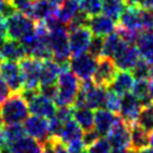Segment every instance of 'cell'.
Listing matches in <instances>:
<instances>
[{
  "label": "cell",
  "mask_w": 153,
  "mask_h": 153,
  "mask_svg": "<svg viewBox=\"0 0 153 153\" xmlns=\"http://www.w3.org/2000/svg\"><path fill=\"white\" fill-rule=\"evenodd\" d=\"M126 153H140V150H136V149L129 146V148L126 149Z\"/></svg>",
  "instance_id": "obj_49"
},
{
  "label": "cell",
  "mask_w": 153,
  "mask_h": 153,
  "mask_svg": "<svg viewBox=\"0 0 153 153\" xmlns=\"http://www.w3.org/2000/svg\"><path fill=\"white\" fill-rule=\"evenodd\" d=\"M4 127V120H2V117H1V114H0V131Z\"/></svg>",
  "instance_id": "obj_54"
},
{
  "label": "cell",
  "mask_w": 153,
  "mask_h": 153,
  "mask_svg": "<svg viewBox=\"0 0 153 153\" xmlns=\"http://www.w3.org/2000/svg\"><path fill=\"white\" fill-rule=\"evenodd\" d=\"M0 56L1 59L7 60V61L19 62L27 55H26L24 48L22 46L19 41L8 38L5 42V44L2 45V48H0Z\"/></svg>",
  "instance_id": "obj_21"
},
{
  "label": "cell",
  "mask_w": 153,
  "mask_h": 153,
  "mask_svg": "<svg viewBox=\"0 0 153 153\" xmlns=\"http://www.w3.org/2000/svg\"><path fill=\"white\" fill-rule=\"evenodd\" d=\"M101 137L99 134L97 133V131L96 129H90V131H87L83 133L82 135V142H83V145H85V148H89L90 145L95 143L97 140Z\"/></svg>",
  "instance_id": "obj_41"
},
{
  "label": "cell",
  "mask_w": 153,
  "mask_h": 153,
  "mask_svg": "<svg viewBox=\"0 0 153 153\" xmlns=\"http://www.w3.org/2000/svg\"><path fill=\"white\" fill-rule=\"evenodd\" d=\"M82 135H83L82 128L76 124V120L72 118L63 124L59 140L62 141L64 144L70 145V144L82 141Z\"/></svg>",
  "instance_id": "obj_22"
},
{
  "label": "cell",
  "mask_w": 153,
  "mask_h": 153,
  "mask_svg": "<svg viewBox=\"0 0 153 153\" xmlns=\"http://www.w3.org/2000/svg\"><path fill=\"white\" fill-rule=\"evenodd\" d=\"M127 45L129 44L126 43L117 32H115V33L106 36V38L104 39V48H102L101 56L110 57L114 60Z\"/></svg>",
  "instance_id": "obj_20"
},
{
  "label": "cell",
  "mask_w": 153,
  "mask_h": 153,
  "mask_svg": "<svg viewBox=\"0 0 153 153\" xmlns=\"http://www.w3.org/2000/svg\"><path fill=\"white\" fill-rule=\"evenodd\" d=\"M110 150H111V145L105 136L99 137L92 145L87 148L88 153H109Z\"/></svg>",
  "instance_id": "obj_35"
},
{
  "label": "cell",
  "mask_w": 153,
  "mask_h": 153,
  "mask_svg": "<svg viewBox=\"0 0 153 153\" xmlns=\"http://www.w3.org/2000/svg\"><path fill=\"white\" fill-rule=\"evenodd\" d=\"M51 1H53V2H54V4H56V5H61V4H62V2H64V1H65V0H51Z\"/></svg>",
  "instance_id": "obj_53"
},
{
  "label": "cell",
  "mask_w": 153,
  "mask_h": 153,
  "mask_svg": "<svg viewBox=\"0 0 153 153\" xmlns=\"http://www.w3.org/2000/svg\"><path fill=\"white\" fill-rule=\"evenodd\" d=\"M73 120L85 132L94 128V111L88 107H73Z\"/></svg>",
  "instance_id": "obj_28"
},
{
  "label": "cell",
  "mask_w": 153,
  "mask_h": 153,
  "mask_svg": "<svg viewBox=\"0 0 153 153\" xmlns=\"http://www.w3.org/2000/svg\"><path fill=\"white\" fill-rule=\"evenodd\" d=\"M80 153H88V151H87V150H83V151H81Z\"/></svg>",
  "instance_id": "obj_55"
},
{
  "label": "cell",
  "mask_w": 153,
  "mask_h": 153,
  "mask_svg": "<svg viewBox=\"0 0 153 153\" xmlns=\"http://www.w3.org/2000/svg\"><path fill=\"white\" fill-rule=\"evenodd\" d=\"M1 60H2V59H1V56H0V63H1Z\"/></svg>",
  "instance_id": "obj_56"
},
{
  "label": "cell",
  "mask_w": 153,
  "mask_h": 153,
  "mask_svg": "<svg viewBox=\"0 0 153 153\" xmlns=\"http://www.w3.org/2000/svg\"><path fill=\"white\" fill-rule=\"evenodd\" d=\"M141 25L143 32H152L153 30V9L141 8L140 13Z\"/></svg>",
  "instance_id": "obj_38"
},
{
  "label": "cell",
  "mask_w": 153,
  "mask_h": 153,
  "mask_svg": "<svg viewBox=\"0 0 153 153\" xmlns=\"http://www.w3.org/2000/svg\"><path fill=\"white\" fill-rule=\"evenodd\" d=\"M141 109L142 105L133 94L128 92L120 97V107L118 114L125 123H127L128 125L135 123Z\"/></svg>",
  "instance_id": "obj_12"
},
{
  "label": "cell",
  "mask_w": 153,
  "mask_h": 153,
  "mask_svg": "<svg viewBox=\"0 0 153 153\" xmlns=\"http://www.w3.org/2000/svg\"><path fill=\"white\" fill-rule=\"evenodd\" d=\"M10 1H11V4L14 5L17 11L28 16L29 18L33 17L34 1H32V0H10Z\"/></svg>",
  "instance_id": "obj_37"
},
{
  "label": "cell",
  "mask_w": 153,
  "mask_h": 153,
  "mask_svg": "<svg viewBox=\"0 0 153 153\" xmlns=\"http://www.w3.org/2000/svg\"><path fill=\"white\" fill-rule=\"evenodd\" d=\"M126 6H134V7H141L142 0H124Z\"/></svg>",
  "instance_id": "obj_46"
},
{
  "label": "cell",
  "mask_w": 153,
  "mask_h": 153,
  "mask_svg": "<svg viewBox=\"0 0 153 153\" xmlns=\"http://www.w3.org/2000/svg\"><path fill=\"white\" fill-rule=\"evenodd\" d=\"M140 153H153V148H145V149H142Z\"/></svg>",
  "instance_id": "obj_50"
},
{
  "label": "cell",
  "mask_w": 153,
  "mask_h": 153,
  "mask_svg": "<svg viewBox=\"0 0 153 153\" xmlns=\"http://www.w3.org/2000/svg\"><path fill=\"white\" fill-rule=\"evenodd\" d=\"M141 8H148V9H153V0H142Z\"/></svg>",
  "instance_id": "obj_45"
},
{
  "label": "cell",
  "mask_w": 153,
  "mask_h": 153,
  "mask_svg": "<svg viewBox=\"0 0 153 153\" xmlns=\"http://www.w3.org/2000/svg\"><path fill=\"white\" fill-rule=\"evenodd\" d=\"M150 78L153 80V61L150 62Z\"/></svg>",
  "instance_id": "obj_51"
},
{
  "label": "cell",
  "mask_w": 153,
  "mask_h": 153,
  "mask_svg": "<svg viewBox=\"0 0 153 153\" xmlns=\"http://www.w3.org/2000/svg\"><path fill=\"white\" fill-rule=\"evenodd\" d=\"M10 92H11V91H10V89L8 88L7 83L5 82L4 78L0 74V104H2V102L9 97Z\"/></svg>",
  "instance_id": "obj_43"
},
{
  "label": "cell",
  "mask_w": 153,
  "mask_h": 153,
  "mask_svg": "<svg viewBox=\"0 0 153 153\" xmlns=\"http://www.w3.org/2000/svg\"><path fill=\"white\" fill-rule=\"evenodd\" d=\"M88 28L90 29L92 35L106 37V36L116 32L117 24L114 19H111L108 16L99 14L89 18Z\"/></svg>",
  "instance_id": "obj_14"
},
{
  "label": "cell",
  "mask_w": 153,
  "mask_h": 153,
  "mask_svg": "<svg viewBox=\"0 0 153 153\" xmlns=\"http://www.w3.org/2000/svg\"><path fill=\"white\" fill-rule=\"evenodd\" d=\"M120 96L117 95L116 92L107 88V94H106V101H105V108L106 109L113 111L117 114L120 111Z\"/></svg>",
  "instance_id": "obj_34"
},
{
  "label": "cell",
  "mask_w": 153,
  "mask_h": 153,
  "mask_svg": "<svg viewBox=\"0 0 153 153\" xmlns=\"http://www.w3.org/2000/svg\"><path fill=\"white\" fill-rule=\"evenodd\" d=\"M129 72L132 73V76H134L135 80L149 79L150 78V62L141 56V59Z\"/></svg>",
  "instance_id": "obj_32"
},
{
  "label": "cell",
  "mask_w": 153,
  "mask_h": 153,
  "mask_svg": "<svg viewBox=\"0 0 153 153\" xmlns=\"http://www.w3.org/2000/svg\"><path fill=\"white\" fill-rule=\"evenodd\" d=\"M78 1H79V2H80V1H81V0H78Z\"/></svg>",
  "instance_id": "obj_58"
},
{
  "label": "cell",
  "mask_w": 153,
  "mask_h": 153,
  "mask_svg": "<svg viewBox=\"0 0 153 153\" xmlns=\"http://www.w3.org/2000/svg\"><path fill=\"white\" fill-rule=\"evenodd\" d=\"M80 10L89 17L99 15L102 11V0H81Z\"/></svg>",
  "instance_id": "obj_33"
},
{
  "label": "cell",
  "mask_w": 153,
  "mask_h": 153,
  "mask_svg": "<svg viewBox=\"0 0 153 153\" xmlns=\"http://www.w3.org/2000/svg\"><path fill=\"white\" fill-rule=\"evenodd\" d=\"M0 114L6 125L24 123L29 114L28 104L22 97L20 92L13 94L0 104Z\"/></svg>",
  "instance_id": "obj_3"
},
{
  "label": "cell",
  "mask_w": 153,
  "mask_h": 153,
  "mask_svg": "<svg viewBox=\"0 0 153 153\" xmlns=\"http://www.w3.org/2000/svg\"><path fill=\"white\" fill-rule=\"evenodd\" d=\"M23 127L25 129V133L38 141L41 144L48 142L50 139L48 118H44L37 115H30L24 120Z\"/></svg>",
  "instance_id": "obj_8"
},
{
  "label": "cell",
  "mask_w": 153,
  "mask_h": 153,
  "mask_svg": "<svg viewBox=\"0 0 153 153\" xmlns=\"http://www.w3.org/2000/svg\"><path fill=\"white\" fill-rule=\"evenodd\" d=\"M97 62H98V59L94 57L87 52L80 55L72 56L69 62V67L80 81H85V80L92 79V76L97 67Z\"/></svg>",
  "instance_id": "obj_5"
},
{
  "label": "cell",
  "mask_w": 153,
  "mask_h": 153,
  "mask_svg": "<svg viewBox=\"0 0 153 153\" xmlns=\"http://www.w3.org/2000/svg\"><path fill=\"white\" fill-rule=\"evenodd\" d=\"M5 22L8 38L15 39V41H19L26 34L35 30V27H36V23L34 19L29 18L28 16L19 11H16L13 16L6 19Z\"/></svg>",
  "instance_id": "obj_4"
},
{
  "label": "cell",
  "mask_w": 153,
  "mask_h": 153,
  "mask_svg": "<svg viewBox=\"0 0 153 153\" xmlns=\"http://www.w3.org/2000/svg\"><path fill=\"white\" fill-rule=\"evenodd\" d=\"M131 128V148L136 150L148 148L150 145V133L142 128L136 122L129 125Z\"/></svg>",
  "instance_id": "obj_26"
},
{
  "label": "cell",
  "mask_w": 153,
  "mask_h": 153,
  "mask_svg": "<svg viewBox=\"0 0 153 153\" xmlns=\"http://www.w3.org/2000/svg\"><path fill=\"white\" fill-rule=\"evenodd\" d=\"M27 104H28L29 113L32 115H37V116L50 120L56 114L57 108L55 102L42 95L41 92H38Z\"/></svg>",
  "instance_id": "obj_13"
},
{
  "label": "cell",
  "mask_w": 153,
  "mask_h": 153,
  "mask_svg": "<svg viewBox=\"0 0 153 153\" xmlns=\"http://www.w3.org/2000/svg\"><path fill=\"white\" fill-rule=\"evenodd\" d=\"M56 86L57 94L54 99L56 107L73 106L76 95L80 90V81L70 70V68L61 69Z\"/></svg>",
  "instance_id": "obj_1"
},
{
  "label": "cell",
  "mask_w": 153,
  "mask_h": 153,
  "mask_svg": "<svg viewBox=\"0 0 153 153\" xmlns=\"http://www.w3.org/2000/svg\"><path fill=\"white\" fill-rule=\"evenodd\" d=\"M43 145L30 136H24L10 145V153H42Z\"/></svg>",
  "instance_id": "obj_25"
},
{
  "label": "cell",
  "mask_w": 153,
  "mask_h": 153,
  "mask_svg": "<svg viewBox=\"0 0 153 153\" xmlns=\"http://www.w3.org/2000/svg\"><path fill=\"white\" fill-rule=\"evenodd\" d=\"M107 140L109 141L113 148L127 149L131 146V128L127 123L117 117L110 132L107 135Z\"/></svg>",
  "instance_id": "obj_11"
},
{
  "label": "cell",
  "mask_w": 153,
  "mask_h": 153,
  "mask_svg": "<svg viewBox=\"0 0 153 153\" xmlns=\"http://www.w3.org/2000/svg\"><path fill=\"white\" fill-rule=\"evenodd\" d=\"M135 45L140 51L141 56L144 57L149 62L153 61V30L142 32Z\"/></svg>",
  "instance_id": "obj_27"
},
{
  "label": "cell",
  "mask_w": 153,
  "mask_h": 153,
  "mask_svg": "<svg viewBox=\"0 0 153 153\" xmlns=\"http://www.w3.org/2000/svg\"><path fill=\"white\" fill-rule=\"evenodd\" d=\"M109 153H126V149L122 148H113Z\"/></svg>",
  "instance_id": "obj_47"
},
{
  "label": "cell",
  "mask_w": 153,
  "mask_h": 153,
  "mask_svg": "<svg viewBox=\"0 0 153 153\" xmlns=\"http://www.w3.org/2000/svg\"><path fill=\"white\" fill-rule=\"evenodd\" d=\"M17 10L10 0H0V19H7L16 13Z\"/></svg>",
  "instance_id": "obj_39"
},
{
  "label": "cell",
  "mask_w": 153,
  "mask_h": 153,
  "mask_svg": "<svg viewBox=\"0 0 153 153\" xmlns=\"http://www.w3.org/2000/svg\"><path fill=\"white\" fill-rule=\"evenodd\" d=\"M59 5L54 4L51 0H37L34 1L33 17L34 20L44 22L52 16H55Z\"/></svg>",
  "instance_id": "obj_23"
},
{
  "label": "cell",
  "mask_w": 153,
  "mask_h": 153,
  "mask_svg": "<svg viewBox=\"0 0 153 153\" xmlns=\"http://www.w3.org/2000/svg\"><path fill=\"white\" fill-rule=\"evenodd\" d=\"M118 116L106 108L96 109L94 113V127L101 137L107 136Z\"/></svg>",
  "instance_id": "obj_15"
},
{
  "label": "cell",
  "mask_w": 153,
  "mask_h": 153,
  "mask_svg": "<svg viewBox=\"0 0 153 153\" xmlns=\"http://www.w3.org/2000/svg\"><path fill=\"white\" fill-rule=\"evenodd\" d=\"M116 73H117V67L114 60L110 57L101 56L98 59L95 73L92 76V81L97 86L107 88L114 80Z\"/></svg>",
  "instance_id": "obj_9"
},
{
  "label": "cell",
  "mask_w": 153,
  "mask_h": 153,
  "mask_svg": "<svg viewBox=\"0 0 153 153\" xmlns=\"http://www.w3.org/2000/svg\"><path fill=\"white\" fill-rule=\"evenodd\" d=\"M141 7H134V6H127L123 11L122 16L120 17V26L122 28L133 30V32H143L142 25H141Z\"/></svg>",
  "instance_id": "obj_17"
},
{
  "label": "cell",
  "mask_w": 153,
  "mask_h": 153,
  "mask_svg": "<svg viewBox=\"0 0 153 153\" xmlns=\"http://www.w3.org/2000/svg\"><path fill=\"white\" fill-rule=\"evenodd\" d=\"M8 39V34H7V27H6L5 19H0V48Z\"/></svg>",
  "instance_id": "obj_44"
},
{
  "label": "cell",
  "mask_w": 153,
  "mask_h": 153,
  "mask_svg": "<svg viewBox=\"0 0 153 153\" xmlns=\"http://www.w3.org/2000/svg\"><path fill=\"white\" fill-rule=\"evenodd\" d=\"M134 82H135V79L131 72L120 70L116 73L114 80L107 88L111 89L117 95L123 96L125 94H128L129 91L132 90Z\"/></svg>",
  "instance_id": "obj_19"
},
{
  "label": "cell",
  "mask_w": 153,
  "mask_h": 153,
  "mask_svg": "<svg viewBox=\"0 0 153 153\" xmlns=\"http://www.w3.org/2000/svg\"><path fill=\"white\" fill-rule=\"evenodd\" d=\"M32 1H37V0H32Z\"/></svg>",
  "instance_id": "obj_57"
},
{
  "label": "cell",
  "mask_w": 153,
  "mask_h": 153,
  "mask_svg": "<svg viewBox=\"0 0 153 153\" xmlns=\"http://www.w3.org/2000/svg\"><path fill=\"white\" fill-rule=\"evenodd\" d=\"M42 61L33 56H25L19 61L23 76V89H39V73Z\"/></svg>",
  "instance_id": "obj_6"
},
{
  "label": "cell",
  "mask_w": 153,
  "mask_h": 153,
  "mask_svg": "<svg viewBox=\"0 0 153 153\" xmlns=\"http://www.w3.org/2000/svg\"><path fill=\"white\" fill-rule=\"evenodd\" d=\"M59 120L62 123H65L68 120L73 118V107L72 106H68V107H59L56 109V114H55Z\"/></svg>",
  "instance_id": "obj_40"
},
{
  "label": "cell",
  "mask_w": 153,
  "mask_h": 153,
  "mask_svg": "<svg viewBox=\"0 0 153 153\" xmlns=\"http://www.w3.org/2000/svg\"><path fill=\"white\" fill-rule=\"evenodd\" d=\"M60 72H61V67L53 59L42 61L41 73H39V86L56 83Z\"/></svg>",
  "instance_id": "obj_18"
},
{
  "label": "cell",
  "mask_w": 153,
  "mask_h": 153,
  "mask_svg": "<svg viewBox=\"0 0 153 153\" xmlns=\"http://www.w3.org/2000/svg\"><path fill=\"white\" fill-rule=\"evenodd\" d=\"M141 59L140 51L136 45H127L122 52L114 59V62L118 70L131 71L134 65Z\"/></svg>",
  "instance_id": "obj_16"
},
{
  "label": "cell",
  "mask_w": 153,
  "mask_h": 153,
  "mask_svg": "<svg viewBox=\"0 0 153 153\" xmlns=\"http://www.w3.org/2000/svg\"><path fill=\"white\" fill-rule=\"evenodd\" d=\"M104 39L105 38L101 36H92L90 45L88 48V53L92 55L96 59H99L102 55V48H104Z\"/></svg>",
  "instance_id": "obj_36"
},
{
  "label": "cell",
  "mask_w": 153,
  "mask_h": 153,
  "mask_svg": "<svg viewBox=\"0 0 153 153\" xmlns=\"http://www.w3.org/2000/svg\"><path fill=\"white\" fill-rule=\"evenodd\" d=\"M150 145L153 148V131L150 132Z\"/></svg>",
  "instance_id": "obj_52"
},
{
  "label": "cell",
  "mask_w": 153,
  "mask_h": 153,
  "mask_svg": "<svg viewBox=\"0 0 153 153\" xmlns=\"http://www.w3.org/2000/svg\"><path fill=\"white\" fill-rule=\"evenodd\" d=\"M80 10V4L78 0H65L59 6L56 11V18L65 27L72 20V18Z\"/></svg>",
  "instance_id": "obj_24"
},
{
  "label": "cell",
  "mask_w": 153,
  "mask_h": 153,
  "mask_svg": "<svg viewBox=\"0 0 153 153\" xmlns=\"http://www.w3.org/2000/svg\"><path fill=\"white\" fill-rule=\"evenodd\" d=\"M0 74L4 78L8 88L13 94L22 92L24 85H23V76L19 63L14 61H1L0 63Z\"/></svg>",
  "instance_id": "obj_7"
},
{
  "label": "cell",
  "mask_w": 153,
  "mask_h": 153,
  "mask_svg": "<svg viewBox=\"0 0 153 153\" xmlns=\"http://www.w3.org/2000/svg\"><path fill=\"white\" fill-rule=\"evenodd\" d=\"M39 92L45 97L50 98L51 100L54 101L57 94V86L56 83L54 85H45V86H39Z\"/></svg>",
  "instance_id": "obj_42"
},
{
  "label": "cell",
  "mask_w": 153,
  "mask_h": 153,
  "mask_svg": "<svg viewBox=\"0 0 153 153\" xmlns=\"http://www.w3.org/2000/svg\"><path fill=\"white\" fill-rule=\"evenodd\" d=\"M149 89H150V96H151L152 101H153V80H151L150 83H149Z\"/></svg>",
  "instance_id": "obj_48"
},
{
  "label": "cell",
  "mask_w": 153,
  "mask_h": 153,
  "mask_svg": "<svg viewBox=\"0 0 153 153\" xmlns=\"http://www.w3.org/2000/svg\"><path fill=\"white\" fill-rule=\"evenodd\" d=\"M92 33L88 27H79L69 32V46L72 56L88 52Z\"/></svg>",
  "instance_id": "obj_10"
},
{
  "label": "cell",
  "mask_w": 153,
  "mask_h": 153,
  "mask_svg": "<svg viewBox=\"0 0 153 153\" xmlns=\"http://www.w3.org/2000/svg\"><path fill=\"white\" fill-rule=\"evenodd\" d=\"M48 48L52 52L53 60L61 67V69L70 68L69 62L71 59V53L69 46V32L64 25L50 29Z\"/></svg>",
  "instance_id": "obj_2"
},
{
  "label": "cell",
  "mask_w": 153,
  "mask_h": 153,
  "mask_svg": "<svg viewBox=\"0 0 153 153\" xmlns=\"http://www.w3.org/2000/svg\"><path fill=\"white\" fill-rule=\"evenodd\" d=\"M149 83L148 79H142V80H135L133 85V94L137 99L140 100L142 107L145 106L153 105L152 98L150 96V89H149Z\"/></svg>",
  "instance_id": "obj_29"
},
{
  "label": "cell",
  "mask_w": 153,
  "mask_h": 153,
  "mask_svg": "<svg viewBox=\"0 0 153 153\" xmlns=\"http://www.w3.org/2000/svg\"><path fill=\"white\" fill-rule=\"evenodd\" d=\"M126 8L124 0H102V13L104 15L117 22Z\"/></svg>",
  "instance_id": "obj_30"
},
{
  "label": "cell",
  "mask_w": 153,
  "mask_h": 153,
  "mask_svg": "<svg viewBox=\"0 0 153 153\" xmlns=\"http://www.w3.org/2000/svg\"><path fill=\"white\" fill-rule=\"evenodd\" d=\"M136 123L149 133L153 131V105L142 107Z\"/></svg>",
  "instance_id": "obj_31"
}]
</instances>
